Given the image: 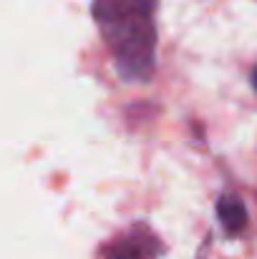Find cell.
<instances>
[{
  "instance_id": "277c9868",
  "label": "cell",
  "mask_w": 257,
  "mask_h": 259,
  "mask_svg": "<svg viewBox=\"0 0 257 259\" xmlns=\"http://www.w3.org/2000/svg\"><path fill=\"white\" fill-rule=\"evenodd\" d=\"M250 81H252V86H255V91H257V68L252 71V76H250Z\"/></svg>"
},
{
  "instance_id": "7a4b0ae2",
  "label": "cell",
  "mask_w": 257,
  "mask_h": 259,
  "mask_svg": "<svg viewBox=\"0 0 257 259\" xmlns=\"http://www.w3.org/2000/svg\"><path fill=\"white\" fill-rule=\"evenodd\" d=\"M159 252V242L149 234V232H134L126 234L124 239L114 242L111 247H106L103 257L106 259H154Z\"/></svg>"
},
{
  "instance_id": "3957f363",
  "label": "cell",
  "mask_w": 257,
  "mask_h": 259,
  "mask_svg": "<svg viewBox=\"0 0 257 259\" xmlns=\"http://www.w3.org/2000/svg\"><path fill=\"white\" fill-rule=\"evenodd\" d=\"M217 217H219L222 227L230 234H240L247 227V209H245L242 199L235 196V194L219 196V201H217Z\"/></svg>"
},
{
  "instance_id": "6da1fadb",
  "label": "cell",
  "mask_w": 257,
  "mask_h": 259,
  "mask_svg": "<svg viewBox=\"0 0 257 259\" xmlns=\"http://www.w3.org/2000/svg\"><path fill=\"white\" fill-rule=\"evenodd\" d=\"M91 15L126 81H149L157 63V0H93Z\"/></svg>"
}]
</instances>
